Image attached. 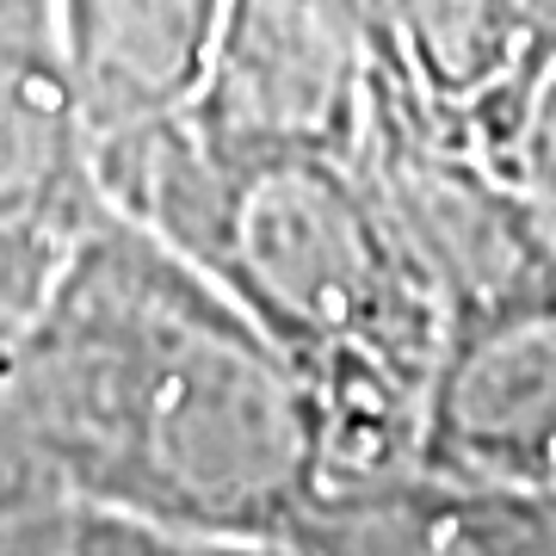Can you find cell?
Returning <instances> with one entry per match:
<instances>
[{"label": "cell", "mask_w": 556, "mask_h": 556, "mask_svg": "<svg viewBox=\"0 0 556 556\" xmlns=\"http://www.w3.org/2000/svg\"><path fill=\"white\" fill-rule=\"evenodd\" d=\"M507 167L526 186V199H532L538 223H544V236L556 248V56L544 62L532 100H526L514 137H507Z\"/></svg>", "instance_id": "obj_9"}, {"label": "cell", "mask_w": 556, "mask_h": 556, "mask_svg": "<svg viewBox=\"0 0 556 556\" xmlns=\"http://www.w3.org/2000/svg\"><path fill=\"white\" fill-rule=\"evenodd\" d=\"M378 80L365 0H229L186 130L223 155H358Z\"/></svg>", "instance_id": "obj_4"}, {"label": "cell", "mask_w": 556, "mask_h": 556, "mask_svg": "<svg viewBox=\"0 0 556 556\" xmlns=\"http://www.w3.org/2000/svg\"><path fill=\"white\" fill-rule=\"evenodd\" d=\"M358 161L433 285L445 328L556 291V248L507 155L420 112L390 75L378 80Z\"/></svg>", "instance_id": "obj_3"}, {"label": "cell", "mask_w": 556, "mask_h": 556, "mask_svg": "<svg viewBox=\"0 0 556 556\" xmlns=\"http://www.w3.org/2000/svg\"><path fill=\"white\" fill-rule=\"evenodd\" d=\"M43 556H298L285 544H241V538H204V532H174V526H149V519L124 514H87L68 507Z\"/></svg>", "instance_id": "obj_8"}, {"label": "cell", "mask_w": 556, "mask_h": 556, "mask_svg": "<svg viewBox=\"0 0 556 556\" xmlns=\"http://www.w3.org/2000/svg\"><path fill=\"white\" fill-rule=\"evenodd\" d=\"M223 20L229 0H62V38L100 149L192 112Z\"/></svg>", "instance_id": "obj_7"}, {"label": "cell", "mask_w": 556, "mask_h": 556, "mask_svg": "<svg viewBox=\"0 0 556 556\" xmlns=\"http://www.w3.org/2000/svg\"><path fill=\"white\" fill-rule=\"evenodd\" d=\"M105 211L62 0H0V340L50 298Z\"/></svg>", "instance_id": "obj_5"}, {"label": "cell", "mask_w": 556, "mask_h": 556, "mask_svg": "<svg viewBox=\"0 0 556 556\" xmlns=\"http://www.w3.org/2000/svg\"><path fill=\"white\" fill-rule=\"evenodd\" d=\"M112 211L211 273L328 415L334 482L415 470L445 309L358 155H223L186 118L100 149Z\"/></svg>", "instance_id": "obj_2"}, {"label": "cell", "mask_w": 556, "mask_h": 556, "mask_svg": "<svg viewBox=\"0 0 556 556\" xmlns=\"http://www.w3.org/2000/svg\"><path fill=\"white\" fill-rule=\"evenodd\" d=\"M0 439L56 507L285 551L334 489L303 371L124 211L0 340Z\"/></svg>", "instance_id": "obj_1"}, {"label": "cell", "mask_w": 556, "mask_h": 556, "mask_svg": "<svg viewBox=\"0 0 556 556\" xmlns=\"http://www.w3.org/2000/svg\"><path fill=\"white\" fill-rule=\"evenodd\" d=\"M415 470L457 489L544 495L556 477V291L445 328Z\"/></svg>", "instance_id": "obj_6"}, {"label": "cell", "mask_w": 556, "mask_h": 556, "mask_svg": "<svg viewBox=\"0 0 556 556\" xmlns=\"http://www.w3.org/2000/svg\"><path fill=\"white\" fill-rule=\"evenodd\" d=\"M544 501H551V507H556V477H551V489H544Z\"/></svg>", "instance_id": "obj_10"}]
</instances>
